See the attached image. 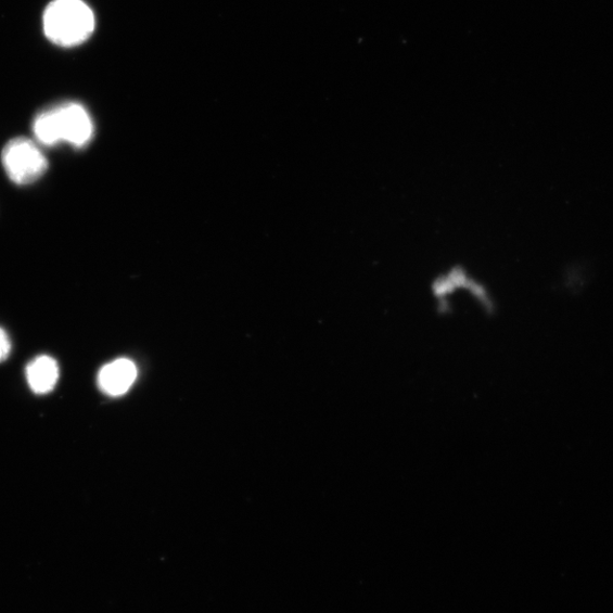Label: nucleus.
<instances>
[{
	"mask_svg": "<svg viewBox=\"0 0 613 613\" xmlns=\"http://www.w3.org/2000/svg\"><path fill=\"white\" fill-rule=\"evenodd\" d=\"M60 368L56 360L49 356H40L27 367V380L37 395H46L58 384Z\"/></svg>",
	"mask_w": 613,
	"mask_h": 613,
	"instance_id": "5",
	"label": "nucleus"
},
{
	"mask_svg": "<svg viewBox=\"0 0 613 613\" xmlns=\"http://www.w3.org/2000/svg\"><path fill=\"white\" fill-rule=\"evenodd\" d=\"M34 133L43 145L65 142L84 149L92 139L93 123L81 104L64 103L39 113L34 120Z\"/></svg>",
	"mask_w": 613,
	"mask_h": 613,
	"instance_id": "1",
	"label": "nucleus"
},
{
	"mask_svg": "<svg viewBox=\"0 0 613 613\" xmlns=\"http://www.w3.org/2000/svg\"><path fill=\"white\" fill-rule=\"evenodd\" d=\"M43 31L53 43L75 47L93 34L95 18L84 0H54L44 11Z\"/></svg>",
	"mask_w": 613,
	"mask_h": 613,
	"instance_id": "2",
	"label": "nucleus"
},
{
	"mask_svg": "<svg viewBox=\"0 0 613 613\" xmlns=\"http://www.w3.org/2000/svg\"><path fill=\"white\" fill-rule=\"evenodd\" d=\"M137 379L136 365L126 358L104 366L98 375V384L106 395L118 397L127 394Z\"/></svg>",
	"mask_w": 613,
	"mask_h": 613,
	"instance_id": "4",
	"label": "nucleus"
},
{
	"mask_svg": "<svg viewBox=\"0 0 613 613\" xmlns=\"http://www.w3.org/2000/svg\"><path fill=\"white\" fill-rule=\"evenodd\" d=\"M2 162L9 178L18 186L36 182L48 167L39 146L27 138L11 140L3 150Z\"/></svg>",
	"mask_w": 613,
	"mask_h": 613,
	"instance_id": "3",
	"label": "nucleus"
},
{
	"mask_svg": "<svg viewBox=\"0 0 613 613\" xmlns=\"http://www.w3.org/2000/svg\"><path fill=\"white\" fill-rule=\"evenodd\" d=\"M11 347L10 336L2 328H0V362H3L9 358Z\"/></svg>",
	"mask_w": 613,
	"mask_h": 613,
	"instance_id": "6",
	"label": "nucleus"
}]
</instances>
